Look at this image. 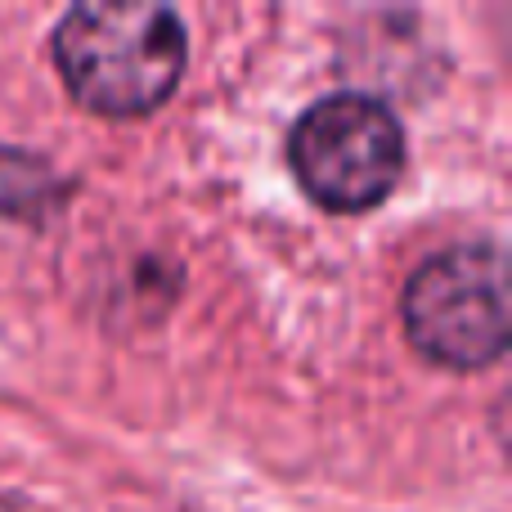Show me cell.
I'll list each match as a JSON object with an SVG mask.
<instances>
[{"label":"cell","instance_id":"cell-1","mask_svg":"<svg viewBox=\"0 0 512 512\" xmlns=\"http://www.w3.org/2000/svg\"><path fill=\"white\" fill-rule=\"evenodd\" d=\"M54 63L81 108L99 117L153 113L185 72V23L149 0L77 5L54 27Z\"/></svg>","mask_w":512,"mask_h":512},{"label":"cell","instance_id":"cell-2","mask_svg":"<svg viewBox=\"0 0 512 512\" xmlns=\"http://www.w3.org/2000/svg\"><path fill=\"white\" fill-rule=\"evenodd\" d=\"M405 333L427 360L486 369L508 351V274L495 248H450L423 265L400 297Z\"/></svg>","mask_w":512,"mask_h":512},{"label":"cell","instance_id":"cell-3","mask_svg":"<svg viewBox=\"0 0 512 512\" xmlns=\"http://www.w3.org/2000/svg\"><path fill=\"white\" fill-rule=\"evenodd\" d=\"M288 162L319 207L369 212L405 171V135L378 99L333 95L292 126Z\"/></svg>","mask_w":512,"mask_h":512},{"label":"cell","instance_id":"cell-4","mask_svg":"<svg viewBox=\"0 0 512 512\" xmlns=\"http://www.w3.org/2000/svg\"><path fill=\"white\" fill-rule=\"evenodd\" d=\"M50 189H54V176L45 162L14 153V149H0V212H9V216L45 212Z\"/></svg>","mask_w":512,"mask_h":512}]
</instances>
